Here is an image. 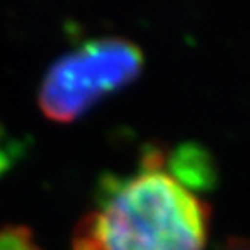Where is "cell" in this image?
<instances>
[{
    "label": "cell",
    "instance_id": "cell-1",
    "mask_svg": "<svg viewBox=\"0 0 250 250\" xmlns=\"http://www.w3.org/2000/svg\"><path fill=\"white\" fill-rule=\"evenodd\" d=\"M210 208L151 145L125 174L98 184L94 207L73 229L71 250H203Z\"/></svg>",
    "mask_w": 250,
    "mask_h": 250
},
{
    "label": "cell",
    "instance_id": "cell-2",
    "mask_svg": "<svg viewBox=\"0 0 250 250\" xmlns=\"http://www.w3.org/2000/svg\"><path fill=\"white\" fill-rule=\"evenodd\" d=\"M143 51L118 35L89 39L64 52L45 71L39 104L52 120L70 122L98 99L132 82L143 68Z\"/></svg>",
    "mask_w": 250,
    "mask_h": 250
},
{
    "label": "cell",
    "instance_id": "cell-3",
    "mask_svg": "<svg viewBox=\"0 0 250 250\" xmlns=\"http://www.w3.org/2000/svg\"><path fill=\"white\" fill-rule=\"evenodd\" d=\"M219 250H250V240L247 238H229L219 247Z\"/></svg>",
    "mask_w": 250,
    "mask_h": 250
}]
</instances>
